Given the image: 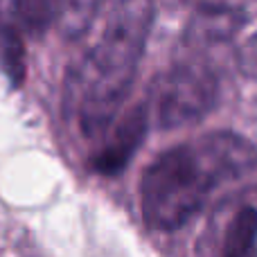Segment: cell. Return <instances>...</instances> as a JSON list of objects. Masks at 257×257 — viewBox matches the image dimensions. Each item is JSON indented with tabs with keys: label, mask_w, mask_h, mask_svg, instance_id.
Segmentation results:
<instances>
[{
	"label": "cell",
	"mask_w": 257,
	"mask_h": 257,
	"mask_svg": "<svg viewBox=\"0 0 257 257\" xmlns=\"http://www.w3.org/2000/svg\"><path fill=\"white\" fill-rule=\"evenodd\" d=\"M246 23V9L228 5H199L190 16L183 43L190 50H203L228 43Z\"/></svg>",
	"instance_id": "obj_7"
},
{
	"label": "cell",
	"mask_w": 257,
	"mask_h": 257,
	"mask_svg": "<svg viewBox=\"0 0 257 257\" xmlns=\"http://www.w3.org/2000/svg\"><path fill=\"white\" fill-rule=\"evenodd\" d=\"M0 70L12 88H21L25 81V45L16 23L5 18L0 12Z\"/></svg>",
	"instance_id": "obj_8"
},
{
	"label": "cell",
	"mask_w": 257,
	"mask_h": 257,
	"mask_svg": "<svg viewBox=\"0 0 257 257\" xmlns=\"http://www.w3.org/2000/svg\"><path fill=\"white\" fill-rule=\"evenodd\" d=\"M257 167V147L235 131H210L169 147L140 176L147 228L176 232L205 210L214 192Z\"/></svg>",
	"instance_id": "obj_1"
},
{
	"label": "cell",
	"mask_w": 257,
	"mask_h": 257,
	"mask_svg": "<svg viewBox=\"0 0 257 257\" xmlns=\"http://www.w3.org/2000/svg\"><path fill=\"white\" fill-rule=\"evenodd\" d=\"M104 0H14L16 21L27 34L45 36L59 27L63 36H81Z\"/></svg>",
	"instance_id": "obj_4"
},
{
	"label": "cell",
	"mask_w": 257,
	"mask_h": 257,
	"mask_svg": "<svg viewBox=\"0 0 257 257\" xmlns=\"http://www.w3.org/2000/svg\"><path fill=\"white\" fill-rule=\"evenodd\" d=\"M208 244H201L199 250L208 246L219 255H246L253 253L257 244V192H246L237 196L235 203L219 210L208 232Z\"/></svg>",
	"instance_id": "obj_6"
},
{
	"label": "cell",
	"mask_w": 257,
	"mask_h": 257,
	"mask_svg": "<svg viewBox=\"0 0 257 257\" xmlns=\"http://www.w3.org/2000/svg\"><path fill=\"white\" fill-rule=\"evenodd\" d=\"M156 21L154 0H115L93 48L68 81L66 102L86 138H99L117 120L133 88Z\"/></svg>",
	"instance_id": "obj_2"
},
{
	"label": "cell",
	"mask_w": 257,
	"mask_h": 257,
	"mask_svg": "<svg viewBox=\"0 0 257 257\" xmlns=\"http://www.w3.org/2000/svg\"><path fill=\"white\" fill-rule=\"evenodd\" d=\"M185 3H192L194 7H199V5H228V7H250L253 3H257V0H185Z\"/></svg>",
	"instance_id": "obj_9"
},
{
	"label": "cell",
	"mask_w": 257,
	"mask_h": 257,
	"mask_svg": "<svg viewBox=\"0 0 257 257\" xmlns=\"http://www.w3.org/2000/svg\"><path fill=\"white\" fill-rule=\"evenodd\" d=\"M219 75L201 59H183L156 77L149 88V108L163 131L194 126L217 108Z\"/></svg>",
	"instance_id": "obj_3"
},
{
	"label": "cell",
	"mask_w": 257,
	"mask_h": 257,
	"mask_svg": "<svg viewBox=\"0 0 257 257\" xmlns=\"http://www.w3.org/2000/svg\"><path fill=\"white\" fill-rule=\"evenodd\" d=\"M151 124L149 102H138L108 126V136L97 154L90 158V169L99 176H117L128 167L133 156L147 140Z\"/></svg>",
	"instance_id": "obj_5"
}]
</instances>
